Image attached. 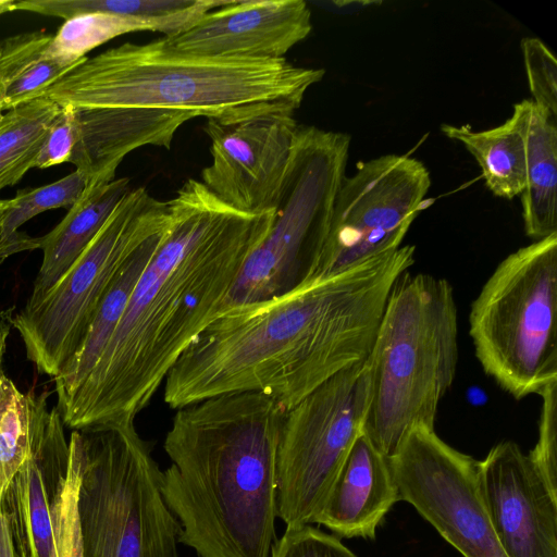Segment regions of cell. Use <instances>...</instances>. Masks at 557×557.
Masks as SVG:
<instances>
[{
  "label": "cell",
  "instance_id": "6da1fadb",
  "mask_svg": "<svg viewBox=\"0 0 557 557\" xmlns=\"http://www.w3.org/2000/svg\"><path fill=\"white\" fill-rule=\"evenodd\" d=\"M169 224L109 343L58 408L73 430L134 421L183 351L224 308L273 211L248 214L188 180L168 201Z\"/></svg>",
  "mask_w": 557,
  "mask_h": 557
},
{
  "label": "cell",
  "instance_id": "7a4b0ae2",
  "mask_svg": "<svg viewBox=\"0 0 557 557\" xmlns=\"http://www.w3.org/2000/svg\"><path fill=\"white\" fill-rule=\"evenodd\" d=\"M405 245L265 299L222 309L164 380L178 409L231 393H263L286 411L366 360L396 281L414 262Z\"/></svg>",
  "mask_w": 557,
  "mask_h": 557
},
{
  "label": "cell",
  "instance_id": "3957f363",
  "mask_svg": "<svg viewBox=\"0 0 557 557\" xmlns=\"http://www.w3.org/2000/svg\"><path fill=\"white\" fill-rule=\"evenodd\" d=\"M286 409L258 392L213 396L176 409L160 474L180 543L200 557H271L276 456Z\"/></svg>",
  "mask_w": 557,
  "mask_h": 557
},
{
  "label": "cell",
  "instance_id": "277c9868",
  "mask_svg": "<svg viewBox=\"0 0 557 557\" xmlns=\"http://www.w3.org/2000/svg\"><path fill=\"white\" fill-rule=\"evenodd\" d=\"M324 73L295 66L285 58L191 54L162 37L86 58L42 97L60 107L163 109L208 120L268 103L298 109Z\"/></svg>",
  "mask_w": 557,
  "mask_h": 557
},
{
  "label": "cell",
  "instance_id": "5b68a950",
  "mask_svg": "<svg viewBox=\"0 0 557 557\" xmlns=\"http://www.w3.org/2000/svg\"><path fill=\"white\" fill-rule=\"evenodd\" d=\"M457 307L448 281L404 273L388 296L368 357L363 434L391 457L417 426L434 429L458 362Z\"/></svg>",
  "mask_w": 557,
  "mask_h": 557
},
{
  "label": "cell",
  "instance_id": "8992f818",
  "mask_svg": "<svg viewBox=\"0 0 557 557\" xmlns=\"http://www.w3.org/2000/svg\"><path fill=\"white\" fill-rule=\"evenodd\" d=\"M77 432L82 557H178L180 524L134 421Z\"/></svg>",
  "mask_w": 557,
  "mask_h": 557
},
{
  "label": "cell",
  "instance_id": "52a82bcc",
  "mask_svg": "<svg viewBox=\"0 0 557 557\" xmlns=\"http://www.w3.org/2000/svg\"><path fill=\"white\" fill-rule=\"evenodd\" d=\"M475 356L513 398L557 381V233L508 255L471 304Z\"/></svg>",
  "mask_w": 557,
  "mask_h": 557
},
{
  "label": "cell",
  "instance_id": "ba28073f",
  "mask_svg": "<svg viewBox=\"0 0 557 557\" xmlns=\"http://www.w3.org/2000/svg\"><path fill=\"white\" fill-rule=\"evenodd\" d=\"M349 146L345 133L298 126L272 225L247 258L224 308L265 300L313 278Z\"/></svg>",
  "mask_w": 557,
  "mask_h": 557
},
{
  "label": "cell",
  "instance_id": "9c48e42d",
  "mask_svg": "<svg viewBox=\"0 0 557 557\" xmlns=\"http://www.w3.org/2000/svg\"><path fill=\"white\" fill-rule=\"evenodd\" d=\"M169 222V203L129 189L84 251L35 305L12 320L39 373L55 377L82 346L114 276Z\"/></svg>",
  "mask_w": 557,
  "mask_h": 557
},
{
  "label": "cell",
  "instance_id": "30bf717a",
  "mask_svg": "<svg viewBox=\"0 0 557 557\" xmlns=\"http://www.w3.org/2000/svg\"><path fill=\"white\" fill-rule=\"evenodd\" d=\"M370 362L337 373L286 411L276 456L277 518L314 523L356 440L363 433Z\"/></svg>",
  "mask_w": 557,
  "mask_h": 557
},
{
  "label": "cell",
  "instance_id": "8fae6325",
  "mask_svg": "<svg viewBox=\"0 0 557 557\" xmlns=\"http://www.w3.org/2000/svg\"><path fill=\"white\" fill-rule=\"evenodd\" d=\"M430 186L428 168L412 157L384 154L360 163L342 181L312 280L399 248L426 207Z\"/></svg>",
  "mask_w": 557,
  "mask_h": 557
},
{
  "label": "cell",
  "instance_id": "7c38bea8",
  "mask_svg": "<svg viewBox=\"0 0 557 557\" xmlns=\"http://www.w3.org/2000/svg\"><path fill=\"white\" fill-rule=\"evenodd\" d=\"M399 499L411 504L463 557H507L478 482V461L417 426L388 457Z\"/></svg>",
  "mask_w": 557,
  "mask_h": 557
},
{
  "label": "cell",
  "instance_id": "4fadbf2b",
  "mask_svg": "<svg viewBox=\"0 0 557 557\" xmlns=\"http://www.w3.org/2000/svg\"><path fill=\"white\" fill-rule=\"evenodd\" d=\"M296 110L285 103H268L208 119L205 132L212 161L201 171V183L240 212L274 210L299 126Z\"/></svg>",
  "mask_w": 557,
  "mask_h": 557
},
{
  "label": "cell",
  "instance_id": "5bb4252c",
  "mask_svg": "<svg viewBox=\"0 0 557 557\" xmlns=\"http://www.w3.org/2000/svg\"><path fill=\"white\" fill-rule=\"evenodd\" d=\"M479 490L507 557H557V495L529 454L504 441L478 461Z\"/></svg>",
  "mask_w": 557,
  "mask_h": 557
},
{
  "label": "cell",
  "instance_id": "9a60e30c",
  "mask_svg": "<svg viewBox=\"0 0 557 557\" xmlns=\"http://www.w3.org/2000/svg\"><path fill=\"white\" fill-rule=\"evenodd\" d=\"M47 394L32 393L29 454L10 481L0 504L17 557H51L52 510L69 467V443L58 408Z\"/></svg>",
  "mask_w": 557,
  "mask_h": 557
},
{
  "label": "cell",
  "instance_id": "2e32d148",
  "mask_svg": "<svg viewBox=\"0 0 557 557\" xmlns=\"http://www.w3.org/2000/svg\"><path fill=\"white\" fill-rule=\"evenodd\" d=\"M311 29V11L302 0H232L164 38L191 54L283 59Z\"/></svg>",
  "mask_w": 557,
  "mask_h": 557
},
{
  "label": "cell",
  "instance_id": "e0dca14e",
  "mask_svg": "<svg viewBox=\"0 0 557 557\" xmlns=\"http://www.w3.org/2000/svg\"><path fill=\"white\" fill-rule=\"evenodd\" d=\"M77 141L69 162L91 183H109L131 151L156 146L170 149L176 131L194 116L146 108H75Z\"/></svg>",
  "mask_w": 557,
  "mask_h": 557
},
{
  "label": "cell",
  "instance_id": "ac0fdd59",
  "mask_svg": "<svg viewBox=\"0 0 557 557\" xmlns=\"http://www.w3.org/2000/svg\"><path fill=\"white\" fill-rule=\"evenodd\" d=\"M400 500L389 458L362 433L337 473L314 523L343 537L373 539Z\"/></svg>",
  "mask_w": 557,
  "mask_h": 557
},
{
  "label": "cell",
  "instance_id": "d6986e66",
  "mask_svg": "<svg viewBox=\"0 0 557 557\" xmlns=\"http://www.w3.org/2000/svg\"><path fill=\"white\" fill-rule=\"evenodd\" d=\"M129 190V180L87 184L62 221L40 239L42 261L26 305L38 302L64 275Z\"/></svg>",
  "mask_w": 557,
  "mask_h": 557
},
{
  "label": "cell",
  "instance_id": "ffe728a7",
  "mask_svg": "<svg viewBox=\"0 0 557 557\" xmlns=\"http://www.w3.org/2000/svg\"><path fill=\"white\" fill-rule=\"evenodd\" d=\"M525 141L524 230L535 240L557 233V120L532 100L519 102Z\"/></svg>",
  "mask_w": 557,
  "mask_h": 557
},
{
  "label": "cell",
  "instance_id": "44dd1931",
  "mask_svg": "<svg viewBox=\"0 0 557 557\" xmlns=\"http://www.w3.org/2000/svg\"><path fill=\"white\" fill-rule=\"evenodd\" d=\"M168 224L138 247L114 276L82 346L62 371L53 377L58 395L57 408L67 403L95 368L123 315L138 278L158 249Z\"/></svg>",
  "mask_w": 557,
  "mask_h": 557
},
{
  "label": "cell",
  "instance_id": "7402d4cb",
  "mask_svg": "<svg viewBox=\"0 0 557 557\" xmlns=\"http://www.w3.org/2000/svg\"><path fill=\"white\" fill-rule=\"evenodd\" d=\"M442 133L461 143L482 170L488 189L497 197L512 199L525 187L527 156L520 103L499 126L473 131L469 125L443 124Z\"/></svg>",
  "mask_w": 557,
  "mask_h": 557
},
{
  "label": "cell",
  "instance_id": "603a6c76",
  "mask_svg": "<svg viewBox=\"0 0 557 557\" xmlns=\"http://www.w3.org/2000/svg\"><path fill=\"white\" fill-rule=\"evenodd\" d=\"M52 35L33 32L0 42V112L41 98L61 77L81 64L47 57Z\"/></svg>",
  "mask_w": 557,
  "mask_h": 557
},
{
  "label": "cell",
  "instance_id": "cb8c5ba5",
  "mask_svg": "<svg viewBox=\"0 0 557 557\" xmlns=\"http://www.w3.org/2000/svg\"><path fill=\"white\" fill-rule=\"evenodd\" d=\"M232 0H39L35 12L70 20L88 13L131 15L160 26L164 37L189 28L201 16Z\"/></svg>",
  "mask_w": 557,
  "mask_h": 557
},
{
  "label": "cell",
  "instance_id": "d4e9b609",
  "mask_svg": "<svg viewBox=\"0 0 557 557\" xmlns=\"http://www.w3.org/2000/svg\"><path fill=\"white\" fill-rule=\"evenodd\" d=\"M60 106L41 97L12 108L0 119V191L33 168Z\"/></svg>",
  "mask_w": 557,
  "mask_h": 557
},
{
  "label": "cell",
  "instance_id": "484cf974",
  "mask_svg": "<svg viewBox=\"0 0 557 557\" xmlns=\"http://www.w3.org/2000/svg\"><path fill=\"white\" fill-rule=\"evenodd\" d=\"M87 184V177L75 170L51 184L20 190L3 219L0 251L8 258L23 250L39 248V237L20 233L18 227L41 212L58 208L70 209L79 199Z\"/></svg>",
  "mask_w": 557,
  "mask_h": 557
},
{
  "label": "cell",
  "instance_id": "4316f807",
  "mask_svg": "<svg viewBox=\"0 0 557 557\" xmlns=\"http://www.w3.org/2000/svg\"><path fill=\"white\" fill-rule=\"evenodd\" d=\"M160 32L151 21L131 15L112 13H88L66 20L52 35L47 57L66 62H78L96 47L133 32Z\"/></svg>",
  "mask_w": 557,
  "mask_h": 557
},
{
  "label": "cell",
  "instance_id": "83f0119b",
  "mask_svg": "<svg viewBox=\"0 0 557 557\" xmlns=\"http://www.w3.org/2000/svg\"><path fill=\"white\" fill-rule=\"evenodd\" d=\"M81 456L78 432L69 443L66 478L57 495L53 510V547L51 557H82V534L78 513Z\"/></svg>",
  "mask_w": 557,
  "mask_h": 557
},
{
  "label": "cell",
  "instance_id": "f1b7e54d",
  "mask_svg": "<svg viewBox=\"0 0 557 557\" xmlns=\"http://www.w3.org/2000/svg\"><path fill=\"white\" fill-rule=\"evenodd\" d=\"M532 101L557 120V61L539 38L521 41Z\"/></svg>",
  "mask_w": 557,
  "mask_h": 557
},
{
  "label": "cell",
  "instance_id": "f546056e",
  "mask_svg": "<svg viewBox=\"0 0 557 557\" xmlns=\"http://www.w3.org/2000/svg\"><path fill=\"white\" fill-rule=\"evenodd\" d=\"M539 395L542 398L539 437L529 456L549 490L557 495V381L547 384Z\"/></svg>",
  "mask_w": 557,
  "mask_h": 557
},
{
  "label": "cell",
  "instance_id": "4dcf8cb0",
  "mask_svg": "<svg viewBox=\"0 0 557 557\" xmlns=\"http://www.w3.org/2000/svg\"><path fill=\"white\" fill-rule=\"evenodd\" d=\"M271 557H357L336 536L312 524L286 527Z\"/></svg>",
  "mask_w": 557,
  "mask_h": 557
},
{
  "label": "cell",
  "instance_id": "1f68e13d",
  "mask_svg": "<svg viewBox=\"0 0 557 557\" xmlns=\"http://www.w3.org/2000/svg\"><path fill=\"white\" fill-rule=\"evenodd\" d=\"M77 136L78 125L75 107L71 104L61 106L49 126L36 161V168L47 169L69 162Z\"/></svg>",
  "mask_w": 557,
  "mask_h": 557
},
{
  "label": "cell",
  "instance_id": "d6a6232c",
  "mask_svg": "<svg viewBox=\"0 0 557 557\" xmlns=\"http://www.w3.org/2000/svg\"><path fill=\"white\" fill-rule=\"evenodd\" d=\"M0 557H17L14 549L10 528L3 513L0 512Z\"/></svg>",
  "mask_w": 557,
  "mask_h": 557
},
{
  "label": "cell",
  "instance_id": "836d02e7",
  "mask_svg": "<svg viewBox=\"0 0 557 557\" xmlns=\"http://www.w3.org/2000/svg\"><path fill=\"white\" fill-rule=\"evenodd\" d=\"M13 198L0 199V235L5 212L12 207Z\"/></svg>",
  "mask_w": 557,
  "mask_h": 557
},
{
  "label": "cell",
  "instance_id": "e575fe53",
  "mask_svg": "<svg viewBox=\"0 0 557 557\" xmlns=\"http://www.w3.org/2000/svg\"><path fill=\"white\" fill-rule=\"evenodd\" d=\"M14 1H0V15L13 11Z\"/></svg>",
  "mask_w": 557,
  "mask_h": 557
},
{
  "label": "cell",
  "instance_id": "d590c367",
  "mask_svg": "<svg viewBox=\"0 0 557 557\" xmlns=\"http://www.w3.org/2000/svg\"><path fill=\"white\" fill-rule=\"evenodd\" d=\"M5 258L0 253V264L3 262Z\"/></svg>",
  "mask_w": 557,
  "mask_h": 557
},
{
  "label": "cell",
  "instance_id": "8d00e7d4",
  "mask_svg": "<svg viewBox=\"0 0 557 557\" xmlns=\"http://www.w3.org/2000/svg\"><path fill=\"white\" fill-rule=\"evenodd\" d=\"M2 114H3V113H1V112H0V119L2 117Z\"/></svg>",
  "mask_w": 557,
  "mask_h": 557
}]
</instances>
